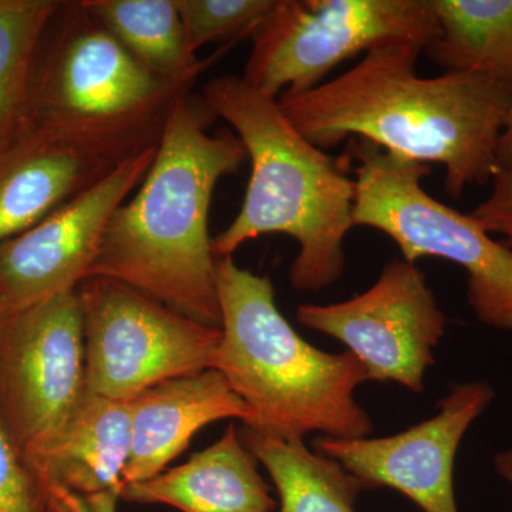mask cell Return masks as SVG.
I'll use <instances>...</instances> for the list:
<instances>
[{"mask_svg": "<svg viewBox=\"0 0 512 512\" xmlns=\"http://www.w3.org/2000/svg\"><path fill=\"white\" fill-rule=\"evenodd\" d=\"M491 185V194L471 215L490 234L503 235L504 244L512 249V175L497 171Z\"/></svg>", "mask_w": 512, "mask_h": 512, "instance_id": "obj_24", "label": "cell"}, {"mask_svg": "<svg viewBox=\"0 0 512 512\" xmlns=\"http://www.w3.org/2000/svg\"><path fill=\"white\" fill-rule=\"evenodd\" d=\"M302 326L338 339L365 367L367 380L424 390L447 318L416 264L393 259L367 291L348 301L296 309Z\"/></svg>", "mask_w": 512, "mask_h": 512, "instance_id": "obj_10", "label": "cell"}, {"mask_svg": "<svg viewBox=\"0 0 512 512\" xmlns=\"http://www.w3.org/2000/svg\"><path fill=\"white\" fill-rule=\"evenodd\" d=\"M138 62L167 79H200L234 45L201 59L192 52L174 0H83Z\"/></svg>", "mask_w": 512, "mask_h": 512, "instance_id": "obj_17", "label": "cell"}, {"mask_svg": "<svg viewBox=\"0 0 512 512\" xmlns=\"http://www.w3.org/2000/svg\"><path fill=\"white\" fill-rule=\"evenodd\" d=\"M245 446L268 471L279 512H355L365 485L338 461L309 450L303 440H282L242 429Z\"/></svg>", "mask_w": 512, "mask_h": 512, "instance_id": "obj_19", "label": "cell"}, {"mask_svg": "<svg viewBox=\"0 0 512 512\" xmlns=\"http://www.w3.org/2000/svg\"><path fill=\"white\" fill-rule=\"evenodd\" d=\"M440 35L424 53L446 72L480 73L512 90V0H430Z\"/></svg>", "mask_w": 512, "mask_h": 512, "instance_id": "obj_18", "label": "cell"}, {"mask_svg": "<svg viewBox=\"0 0 512 512\" xmlns=\"http://www.w3.org/2000/svg\"><path fill=\"white\" fill-rule=\"evenodd\" d=\"M498 171L512 175V107L508 111L497 151Z\"/></svg>", "mask_w": 512, "mask_h": 512, "instance_id": "obj_25", "label": "cell"}, {"mask_svg": "<svg viewBox=\"0 0 512 512\" xmlns=\"http://www.w3.org/2000/svg\"><path fill=\"white\" fill-rule=\"evenodd\" d=\"M131 454L123 487L163 473L192 437L214 421L247 423V404L215 369L150 387L130 402Z\"/></svg>", "mask_w": 512, "mask_h": 512, "instance_id": "obj_14", "label": "cell"}, {"mask_svg": "<svg viewBox=\"0 0 512 512\" xmlns=\"http://www.w3.org/2000/svg\"><path fill=\"white\" fill-rule=\"evenodd\" d=\"M36 477L42 488L46 512H117V504L121 500L117 491L80 494L45 477L37 474Z\"/></svg>", "mask_w": 512, "mask_h": 512, "instance_id": "obj_23", "label": "cell"}, {"mask_svg": "<svg viewBox=\"0 0 512 512\" xmlns=\"http://www.w3.org/2000/svg\"><path fill=\"white\" fill-rule=\"evenodd\" d=\"M494 470L512 488V450L500 451L494 457Z\"/></svg>", "mask_w": 512, "mask_h": 512, "instance_id": "obj_26", "label": "cell"}, {"mask_svg": "<svg viewBox=\"0 0 512 512\" xmlns=\"http://www.w3.org/2000/svg\"><path fill=\"white\" fill-rule=\"evenodd\" d=\"M130 454V402L86 390L59 433L26 460L37 476L76 493L121 495Z\"/></svg>", "mask_w": 512, "mask_h": 512, "instance_id": "obj_16", "label": "cell"}, {"mask_svg": "<svg viewBox=\"0 0 512 512\" xmlns=\"http://www.w3.org/2000/svg\"><path fill=\"white\" fill-rule=\"evenodd\" d=\"M353 225L392 238L404 261L441 258L467 274V302L478 322L512 332V249L495 241L471 214L448 207L424 190L429 164L394 156L355 138Z\"/></svg>", "mask_w": 512, "mask_h": 512, "instance_id": "obj_6", "label": "cell"}, {"mask_svg": "<svg viewBox=\"0 0 512 512\" xmlns=\"http://www.w3.org/2000/svg\"><path fill=\"white\" fill-rule=\"evenodd\" d=\"M86 390L76 291L0 320V419L23 457L49 444Z\"/></svg>", "mask_w": 512, "mask_h": 512, "instance_id": "obj_9", "label": "cell"}, {"mask_svg": "<svg viewBox=\"0 0 512 512\" xmlns=\"http://www.w3.org/2000/svg\"><path fill=\"white\" fill-rule=\"evenodd\" d=\"M62 0H0V150L35 127L30 86L37 49Z\"/></svg>", "mask_w": 512, "mask_h": 512, "instance_id": "obj_20", "label": "cell"}, {"mask_svg": "<svg viewBox=\"0 0 512 512\" xmlns=\"http://www.w3.org/2000/svg\"><path fill=\"white\" fill-rule=\"evenodd\" d=\"M157 147L128 158L89 190L0 244V320L74 292L89 278L111 218L143 183Z\"/></svg>", "mask_w": 512, "mask_h": 512, "instance_id": "obj_11", "label": "cell"}, {"mask_svg": "<svg viewBox=\"0 0 512 512\" xmlns=\"http://www.w3.org/2000/svg\"><path fill=\"white\" fill-rule=\"evenodd\" d=\"M221 340L212 369L247 404L244 429L282 440L309 433L365 439L373 431L355 393L367 380L350 352H323L302 339L279 312L268 276L217 261Z\"/></svg>", "mask_w": 512, "mask_h": 512, "instance_id": "obj_4", "label": "cell"}, {"mask_svg": "<svg viewBox=\"0 0 512 512\" xmlns=\"http://www.w3.org/2000/svg\"><path fill=\"white\" fill-rule=\"evenodd\" d=\"M76 293L83 311L87 392L131 402L156 384L212 369L221 328L114 279L90 276Z\"/></svg>", "mask_w": 512, "mask_h": 512, "instance_id": "obj_8", "label": "cell"}, {"mask_svg": "<svg viewBox=\"0 0 512 512\" xmlns=\"http://www.w3.org/2000/svg\"><path fill=\"white\" fill-rule=\"evenodd\" d=\"M424 49L416 42L377 46L342 76L278 100L292 126L320 150L353 136L394 156L440 164L447 194L460 200L498 171L512 90L480 73L424 79L416 72Z\"/></svg>", "mask_w": 512, "mask_h": 512, "instance_id": "obj_1", "label": "cell"}, {"mask_svg": "<svg viewBox=\"0 0 512 512\" xmlns=\"http://www.w3.org/2000/svg\"><path fill=\"white\" fill-rule=\"evenodd\" d=\"M439 35L430 0H278L251 39L242 77L279 99L311 92L340 63L377 46L427 47Z\"/></svg>", "mask_w": 512, "mask_h": 512, "instance_id": "obj_7", "label": "cell"}, {"mask_svg": "<svg viewBox=\"0 0 512 512\" xmlns=\"http://www.w3.org/2000/svg\"><path fill=\"white\" fill-rule=\"evenodd\" d=\"M121 163L80 141L30 128L0 150V244L89 190Z\"/></svg>", "mask_w": 512, "mask_h": 512, "instance_id": "obj_13", "label": "cell"}, {"mask_svg": "<svg viewBox=\"0 0 512 512\" xmlns=\"http://www.w3.org/2000/svg\"><path fill=\"white\" fill-rule=\"evenodd\" d=\"M0 512H46L42 488L0 419Z\"/></svg>", "mask_w": 512, "mask_h": 512, "instance_id": "obj_22", "label": "cell"}, {"mask_svg": "<svg viewBox=\"0 0 512 512\" xmlns=\"http://www.w3.org/2000/svg\"><path fill=\"white\" fill-rule=\"evenodd\" d=\"M217 116L198 94L175 101L156 158L111 218L90 276L114 279L204 325L221 328L212 195L247 151L237 134L210 133Z\"/></svg>", "mask_w": 512, "mask_h": 512, "instance_id": "obj_2", "label": "cell"}, {"mask_svg": "<svg viewBox=\"0 0 512 512\" xmlns=\"http://www.w3.org/2000/svg\"><path fill=\"white\" fill-rule=\"evenodd\" d=\"M195 83L151 72L83 0L62 2L37 49L30 111L36 127L126 161L158 146L175 101Z\"/></svg>", "mask_w": 512, "mask_h": 512, "instance_id": "obj_5", "label": "cell"}, {"mask_svg": "<svg viewBox=\"0 0 512 512\" xmlns=\"http://www.w3.org/2000/svg\"><path fill=\"white\" fill-rule=\"evenodd\" d=\"M494 397L485 380L453 384L439 413L417 426L382 439L322 436L313 450L338 461L365 488H392L424 512H458L453 481L458 447Z\"/></svg>", "mask_w": 512, "mask_h": 512, "instance_id": "obj_12", "label": "cell"}, {"mask_svg": "<svg viewBox=\"0 0 512 512\" xmlns=\"http://www.w3.org/2000/svg\"><path fill=\"white\" fill-rule=\"evenodd\" d=\"M192 52L252 39L278 0H174Z\"/></svg>", "mask_w": 512, "mask_h": 512, "instance_id": "obj_21", "label": "cell"}, {"mask_svg": "<svg viewBox=\"0 0 512 512\" xmlns=\"http://www.w3.org/2000/svg\"><path fill=\"white\" fill-rule=\"evenodd\" d=\"M241 433L229 424L220 440L187 461L121 490V500L180 512H272L278 507Z\"/></svg>", "mask_w": 512, "mask_h": 512, "instance_id": "obj_15", "label": "cell"}, {"mask_svg": "<svg viewBox=\"0 0 512 512\" xmlns=\"http://www.w3.org/2000/svg\"><path fill=\"white\" fill-rule=\"evenodd\" d=\"M217 119L234 128L251 161L244 202L237 217L212 239L217 259L262 235H288L298 242L289 269L292 288L320 292L345 272V239L353 225L356 183L349 161L313 146L292 126L279 100L244 77L225 74L201 93Z\"/></svg>", "mask_w": 512, "mask_h": 512, "instance_id": "obj_3", "label": "cell"}]
</instances>
